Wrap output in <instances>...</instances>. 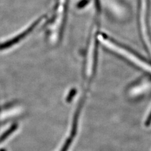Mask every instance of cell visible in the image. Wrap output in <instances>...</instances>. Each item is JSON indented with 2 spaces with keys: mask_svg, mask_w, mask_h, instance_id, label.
I'll list each match as a JSON object with an SVG mask.
<instances>
[{
  "mask_svg": "<svg viewBox=\"0 0 151 151\" xmlns=\"http://www.w3.org/2000/svg\"><path fill=\"white\" fill-rule=\"evenodd\" d=\"M149 0H138V25L143 41L151 44L149 21Z\"/></svg>",
  "mask_w": 151,
  "mask_h": 151,
  "instance_id": "6da1fadb",
  "label": "cell"
}]
</instances>
